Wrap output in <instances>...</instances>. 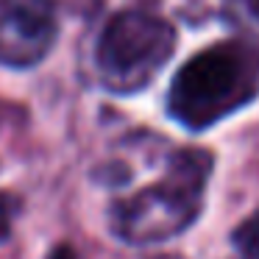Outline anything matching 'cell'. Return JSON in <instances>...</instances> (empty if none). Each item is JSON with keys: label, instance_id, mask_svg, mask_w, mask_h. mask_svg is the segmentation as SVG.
Returning a JSON list of instances; mask_svg holds the SVG:
<instances>
[{"label": "cell", "instance_id": "cell-3", "mask_svg": "<svg viewBox=\"0 0 259 259\" xmlns=\"http://www.w3.org/2000/svg\"><path fill=\"white\" fill-rule=\"evenodd\" d=\"M179 48V31L151 6H123L106 17L95 39L92 62L103 90L137 95L159 78Z\"/></svg>", "mask_w": 259, "mask_h": 259}, {"label": "cell", "instance_id": "cell-4", "mask_svg": "<svg viewBox=\"0 0 259 259\" xmlns=\"http://www.w3.org/2000/svg\"><path fill=\"white\" fill-rule=\"evenodd\" d=\"M59 42L56 0H0V67L31 70Z\"/></svg>", "mask_w": 259, "mask_h": 259}, {"label": "cell", "instance_id": "cell-7", "mask_svg": "<svg viewBox=\"0 0 259 259\" xmlns=\"http://www.w3.org/2000/svg\"><path fill=\"white\" fill-rule=\"evenodd\" d=\"M51 259H75V253L70 251V248H56V251H53V256Z\"/></svg>", "mask_w": 259, "mask_h": 259}, {"label": "cell", "instance_id": "cell-1", "mask_svg": "<svg viewBox=\"0 0 259 259\" xmlns=\"http://www.w3.org/2000/svg\"><path fill=\"white\" fill-rule=\"evenodd\" d=\"M259 98V39L240 34L195 51L167 90V114L187 131H206Z\"/></svg>", "mask_w": 259, "mask_h": 259}, {"label": "cell", "instance_id": "cell-2", "mask_svg": "<svg viewBox=\"0 0 259 259\" xmlns=\"http://www.w3.org/2000/svg\"><path fill=\"white\" fill-rule=\"evenodd\" d=\"M212 173V156L201 148H181L153 184L114 203L112 231L131 245H151L179 237L201 214L203 192Z\"/></svg>", "mask_w": 259, "mask_h": 259}, {"label": "cell", "instance_id": "cell-5", "mask_svg": "<svg viewBox=\"0 0 259 259\" xmlns=\"http://www.w3.org/2000/svg\"><path fill=\"white\" fill-rule=\"evenodd\" d=\"M223 3V14L237 23L245 36L259 39V0H220Z\"/></svg>", "mask_w": 259, "mask_h": 259}, {"label": "cell", "instance_id": "cell-6", "mask_svg": "<svg viewBox=\"0 0 259 259\" xmlns=\"http://www.w3.org/2000/svg\"><path fill=\"white\" fill-rule=\"evenodd\" d=\"M234 245L245 259H259V209L248 214L234 231Z\"/></svg>", "mask_w": 259, "mask_h": 259}]
</instances>
